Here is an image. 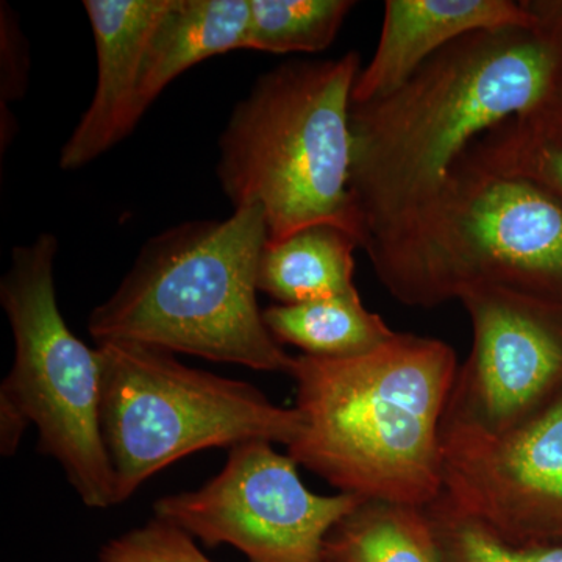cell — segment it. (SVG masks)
I'll list each match as a JSON object with an SVG mask.
<instances>
[{
	"instance_id": "obj_1",
	"label": "cell",
	"mask_w": 562,
	"mask_h": 562,
	"mask_svg": "<svg viewBox=\"0 0 562 562\" xmlns=\"http://www.w3.org/2000/svg\"><path fill=\"white\" fill-rule=\"evenodd\" d=\"M562 49L535 29L462 36L397 90L351 103L350 192L364 243L430 201L476 139L549 95Z\"/></svg>"
},
{
	"instance_id": "obj_2",
	"label": "cell",
	"mask_w": 562,
	"mask_h": 562,
	"mask_svg": "<svg viewBox=\"0 0 562 562\" xmlns=\"http://www.w3.org/2000/svg\"><path fill=\"white\" fill-rule=\"evenodd\" d=\"M458 368L449 344L412 333L360 357H294L302 431L288 454L342 494L425 508L442 494V419Z\"/></svg>"
},
{
	"instance_id": "obj_3",
	"label": "cell",
	"mask_w": 562,
	"mask_h": 562,
	"mask_svg": "<svg viewBox=\"0 0 562 562\" xmlns=\"http://www.w3.org/2000/svg\"><path fill=\"white\" fill-rule=\"evenodd\" d=\"M362 249L406 306L436 308L471 288H495L562 308L561 199L464 158L430 201Z\"/></svg>"
},
{
	"instance_id": "obj_4",
	"label": "cell",
	"mask_w": 562,
	"mask_h": 562,
	"mask_svg": "<svg viewBox=\"0 0 562 562\" xmlns=\"http://www.w3.org/2000/svg\"><path fill=\"white\" fill-rule=\"evenodd\" d=\"M268 243L265 211L188 221L140 247L120 288L88 319L98 342L131 341L260 372L290 375L294 357L258 306V266Z\"/></svg>"
},
{
	"instance_id": "obj_5",
	"label": "cell",
	"mask_w": 562,
	"mask_h": 562,
	"mask_svg": "<svg viewBox=\"0 0 562 562\" xmlns=\"http://www.w3.org/2000/svg\"><path fill=\"white\" fill-rule=\"evenodd\" d=\"M361 57L290 61L262 74L220 138L217 179L235 210L265 211L268 243L317 224L364 233L350 192L351 94Z\"/></svg>"
},
{
	"instance_id": "obj_6",
	"label": "cell",
	"mask_w": 562,
	"mask_h": 562,
	"mask_svg": "<svg viewBox=\"0 0 562 562\" xmlns=\"http://www.w3.org/2000/svg\"><path fill=\"white\" fill-rule=\"evenodd\" d=\"M57 251V238L41 233L14 247L0 281L14 338L13 368L0 386V450L13 457L35 425L40 452L61 465L88 508L105 509L116 497L101 431V357L63 317L54 280Z\"/></svg>"
},
{
	"instance_id": "obj_7",
	"label": "cell",
	"mask_w": 562,
	"mask_h": 562,
	"mask_svg": "<svg viewBox=\"0 0 562 562\" xmlns=\"http://www.w3.org/2000/svg\"><path fill=\"white\" fill-rule=\"evenodd\" d=\"M101 431L116 505L188 454L268 441L290 447L302 431L283 408L241 380L191 368L172 351L131 341L98 342Z\"/></svg>"
},
{
	"instance_id": "obj_8",
	"label": "cell",
	"mask_w": 562,
	"mask_h": 562,
	"mask_svg": "<svg viewBox=\"0 0 562 562\" xmlns=\"http://www.w3.org/2000/svg\"><path fill=\"white\" fill-rule=\"evenodd\" d=\"M297 465L272 442L239 443L202 487L158 498L155 519L209 547L228 543L249 562H325L328 535L364 501L314 494Z\"/></svg>"
},
{
	"instance_id": "obj_9",
	"label": "cell",
	"mask_w": 562,
	"mask_h": 562,
	"mask_svg": "<svg viewBox=\"0 0 562 562\" xmlns=\"http://www.w3.org/2000/svg\"><path fill=\"white\" fill-rule=\"evenodd\" d=\"M442 495L514 547L562 546V391L502 432L442 428Z\"/></svg>"
},
{
	"instance_id": "obj_10",
	"label": "cell",
	"mask_w": 562,
	"mask_h": 562,
	"mask_svg": "<svg viewBox=\"0 0 562 562\" xmlns=\"http://www.w3.org/2000/svg\"><path fill=\"white\" fill-rule=\"evenodd\" d=\"M473 342L442 428L502 432L562 391V308L495 288L462 291Z\"/></svg>"
},
{
	"instance_id": "obj_11",
	"label": "cell",
	"mask_w": 562,
	"mask_h": 562,
	"mask_svg": "<svg viewBox=\"0 0 562 562\" xmlns=\"http://www.w3.org/2000/svg\"><path fill=\"white\" fill-rule=\"evenodd\" d=\"M171 5L172 0H85L98 81L90 106L63 146V171L90 165L135 131L147 50Z\"/></svg>"
},
{
	"instance_id": "obj_12",
	"label": "cell",
	"mask_w": 562,
	"mask_h": 562,
	"mask_svg": "<svg viewBox=\"0 0 562 562\" xmlns=\"http://www.w3.org/2000/svg\"><path fill=\"white\" fill-rule=\"evenodd\" d=\"M512 27L535 29L522 0H387L375 54L358 76L351 103L397 90L462 36Z\"/></svg>"
},
{
	"instance_id": "obj_13",
	"label": "cell",
	"mask_w": 562,
	"mask_h": 562,
	"mask_svg": "<svg viewBox=\"0 0 562 562\" xmlns=\"http://www.w3.org/2000/svg\"><path fill=\"white\" fill-rule=\"evenodd\" d=\"M249 0H172L151 36L138 94L139 116L192 66L247 49Z\"/></svg>"
},
{
	"instance_id": "obj_14",
	"label": "cell",
	"mask_w": 562,
	"mask_h": 562,
	"mask_svg": "<svg viewBox=\"0 0 562 562\" xmlns=\"http://www.w3.org/2000/svg\"><path fill=\"white\" fill-rule=\"evenodd\" d=\"M357 239L330 224H317L266 243L258 266V291L281 305L341 297L355 286Z\"/></svg>"
},
{
	"instance_id": "obj_15",
	"label": "cell",
	"mask_w": 562,
	"mask_h": 562,
	"mask_svg": "<svg viewBox=\"0 0 562 562\" xmlns=\"http://www.w3.org/2000/svg\"><path fill=\"white\" fill-rule=\"evenodd\" d=\"M262 319L277 342L291 344L310 357H360L397 335L382 316L366 308L360 292L295 305L280 303L262 310Z\"/></svg>"
},
{
	"instance_id": "obj_16",
	"label": "cell",
	"mask_w": 562,
	"mask_h": 562,
	"mask_svg": "<svg viewBox=\"0 0 562 562\" xmlns=\"http://www.w3.org/2000/svg\"><path fill=\"white\" fill-rule=\"evenodd\" d=\"M325 562H439L424 508L362 502L328 535Z\"/></svg>"
},
{
	"instance_id": "obj_17",
	"label": "cell",
	"mask_w": 562,
	"mask_h": 562,
	"mask_svg": "<svg viewBox=\"0 0 562 562\" xmlns=\"http://www.w3.org/2000/svg\"><path fill=\"white\" fill-rule=\"evenodd\" d=\"M247 49L316 54L331 46L353 0H249Z\"/></svg>"
},
{
	"instance_id": "obj_18",
	"label": "cell",
	"mask_w": 562,
	"mask_h": 562,
	"mask_svg": "<svg viewBox=\"0 0 562 562\" xmlns=\"http://www.w3.org/2000/svg\"><path fill=\"white\" fill-rule=\"evenodd\" d=\"M462 158L487 171L535 181L562 201V136L531 114H519L484 133Z\"/></svg>"
},
{
	"instance_id": "obj_19",
	"label": "cell",
	"mask_w": 562,
	"mask_h": 562,
	"mask_svg": "<svg viewBox=\"0 0 562 562\" xmlns=\"http://www.w3.org/2000/svg\"><path fill=\"white\" fill-rule=\"evenodd\" d=\"M424 512L439 562H562V546H509L458 512L442 494Z\"/></svg>"
},
{
	"instance_id": "obj_20",
	"label": "cell",
	"mask_w": 562,
	"mask_h": 562,
	"mask_svg": "<svg viewBox=\"0 0 562 562\" xmlns=\"http://www.w3.org/2000/svg\"><path fill=\"white\" fill-rule=\"evenodd\" d=\"M98 562H213L187 532L151 519L144 527L111 539Z\"/></svg>"
},
{
	"instance_id": "obj_21",
	"label": "cell",
	"mask_w": 562,
	"mask_h": 562,
	"mask_svg": "<svg viewBox=\"0 0 562 562\" xmlns=\"http://www.w3.org/2000/svg\"><path fill=\"white\" fill-rule=\"evenodd\" d=\"M0 49H2V83L0 98L5 102L18 101L27 87L29 54L27 43L22 35L20 22L9 5L0 9Z\"/></svg>"
},
{
	"instance_id": "obj_22",
	"label": "cell",
	"mask_w": 562,
	"mask_h": 562,
	"mask_svg": "<svg viewBox=\"0 0 562 562\" xmlns=\"http://www.w3.org/2000/svg\"><path fill=\"white\" fill-rule=\"evenodd\" d=\"M535 31L562 49V0H522Z\"/></svg>"
},
{
	"instance_id": "obj_23",
	"label": "cell",
	"mask_w": 562,
	"mask_h": 562,
	"mask_svg": "<svg viewBox=\"0 0 562 562\" xmlns=\"http://www.w3.org/2000/svg\"><path fill=\"white\" fill-rule=\"evenodd\" d=\"M543 127L562 136V57L557 74H554L552 88L541 105L528 111Z\"/></svg>"
}]
</instances>
